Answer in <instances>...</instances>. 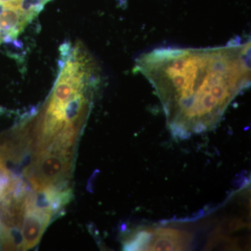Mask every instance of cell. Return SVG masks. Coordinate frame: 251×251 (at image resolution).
<instances>
[{
    "instance_id": "2",
    "label": "cell",
    "mask_w": 251,
    "mask_h": 251,
    "mask_svg": "<svg viewBox=\"0 0 251 251\" xmlns=\"http://www.w3.org/2000/svg\"><path fill=\"white\" fill-rule=\"evenodd\" d=\"M193 242L186 231L173 228L138 229L125 243L128 251H183Z\"/></svg>"
},
{
    "instance_id": "3",
    "label": "cell",
    "mask_w": 251,
    "mask_h": 251,
    "mask_svg": "<svg viewBox=\"0 0 251 251\" xmlns=\"http://www.w3.org/2000/svg\"><path fill=\"white\" fill-rule=\"evenodd\" d=\"M54 151L52 153L50 150H41L36 153L32 165L26 171L35 191L54 186L68 175L71 166L69 152Z\"/></svg>"
},
{
    "instance_id": "5",
    "label": "cell",
    "mask_w": 251,
    "mask_h": 251,
    "mask_svg": "<svg viewBox=\"0 0 251 251\" xmlns=\"http://www.w3.org/2000/svg\"><path fill=\"white\" fill-rule=\"evenodd\" d=\"M72 198V190L60 191L57 187H48L36 190L34 194L26 199V206L53 215L67 204Z\"/></svg>"
},
{
    "instance_id": "4",
    "label": "cell",
    "mask_w": 251,
    "mask_h": 251,
    "mask_svg": "<svg viewBox=\"0 0 251 251\" xmlns=\"http://www.w3.org/2000/svg\"><path fill=\"white\" fill-rule=\"evenodd\" d=\"M37 15L24 8L0 4V44L15 40Z\"/></svg>"
},
{
    "instance_id": "8",
    "label": "cell",
    "mask_w": 251,
    "mask_h": 251,
    "mask_svg": "<svg viewBox=\"0 0 251 251\" xmlns=\"http://www.w3.org/2000/svg\"><path fill=\"white\" fill-rule=\"evenodd\" d=\"M5 148L0 146V171H6L5 168Z\"/></svg>"
},
{
    "instance_id": "7",
    "label": "cell",
    "mask_w": 251,
    "mask_h": 251,
    "mask_svg": "<svg viewBox=\"0 0 251 251\" xmlns=\"http://www.w3.org/2000/svg\"><path fill=\"white\" fill-rule=\"evenodd\" d=\"M13 184L9 180L7 172L0 171V199L3 198L12 190Z\"/></svg>"
},
{
    "instance_id": "6",
    "label": "cell",
    "mask_w": 251,
    "mask_h": 251,
    "mask_svg": "<svg viewBox=\"0 0 251 251\" xmlns=\"http://www.w3.org/2000/svg\"><path fill=\"white\" fill-rule=\"evenodd\" d=\"M51 216L45 211L25 206L22 229L24 250L37 245L50 221Z\"/></svg>"
},
{
    "instance_id": "1",
    "label": "cell",
    "mask_w": 251,
    "mask_h": 251,
    "mask_svg": "<svg viewBox=\"0 0 251 251\" xmlns=\"http://www.w3.org/2000/svg\"><path fill=\"white\" fill-rule=\"evenodd\" d=\"M135 70L156 90L176 138L209 131L251 85V41L207 49L158 48L137 58Z\"/></svg>"
}]
</instances>
